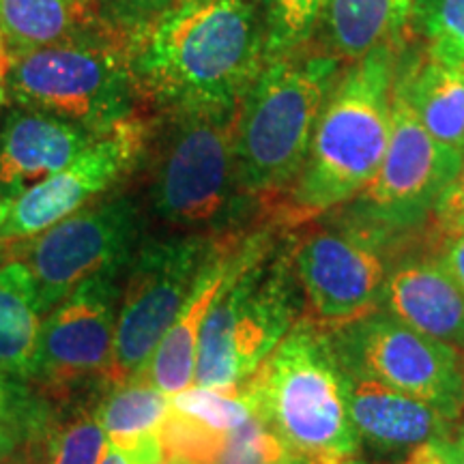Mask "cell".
<instances>
[{"mask_svg":"<svg viewBox=\"0 0 464 464\" xmlns=\"http://www.w3.org/2000/svg\"><path fill=\"white\" fill-rule=\"evenodd\" d=\"M138 95L168 112L237 108L265 65L258 0H179L133 34Z\"/></svg>","mask_w":464,"mask_h":464,"instance_id":"obj_1","label":"cell"},{"mask_svg":"<svg viewBox=\"0 0 464 464\" xmlns=\"http://www.w3.org/2000/svg\"><path fill=\"white\" fill-rule=\"evenodd\" d=\"M398 50L400 42L385 44L344 67L284 198L286 222L304 224L348 205L374 179L390 142Z\"/></svg>","mask_w":464,"mask_h":464,"instance_id":"obj_2","label":"cell"},{"mask_svg":"<svg viewBox=\"0 0 464 464\" xmlns=\"http://www.w3.org/2000/svg\"><path fill=\"white\" fill-rule=\"evenodd\" d=\"M241 387L254 415L293 460L357 464L359 437L348 415L346 370L332 335L307 316Z\"/></svg>","mask_w":464,"mask_h":464,"instance_id":"obj_3","label":"cell"},{"mask_svg":"<svg viewBox=\"0 0 464 464\" xmlns=\"http://www.w3.org/2000/svg\"><path fill=\"white\" fill-rule=\"evenodd\" d=\"M342 72L344 63L327 50L265 63L237 112L235 153L246 198L271 200L293 188Z\"/></svg>","mask_w":464,"mask_h":464,"instance_id":"obj_4","label":"cell"},{"mask_svg":"<svg viewBox=\"0 0 464 464\" xmlns=\"http://www.w3.org/2000/svg\"><path fill=\"white\" fill-rule=\"evenodd\" d=\"M290 254L271 256L266 232L237 243L228 276L200 332L194 385H239L301 321Z\"/></svg>","mask_w":464,"mask_h":464,"instance_id":"obj_5","label":"cell"},{"mask_svg":"<svg viewBox=\"0 0 464 464\" xmlns=\"http://www.w3.org/2000/svg\"><path fill=\"white\" fill-rule=\"evenodd\" d=\"M9 97L17 106L103 136L131 119L136 102L127 50L92 37L11 58Z\"/></svg>","mask_w":464,"mask_h":464,"instance_id":"obj_6","label":"cell"},{"mask_svg":"<svg viewBox=\"0 0 464 464\" xmlns=\"http://www.w3.org/2000/svg\"><path fill=\"white\" fill-rule=\"evenodd\" d=\"M239 106L211 112H170L160 144L150 198L155 213L174 228L198 230L222 224L246 198L239 185L235 130Z\"/></svg>","mask_w":464,"mask_h":464,"instance_id":"obj_7","label":"cell"},{"mask_svg":"<svg viewBox=\"0 0 464 464\" xmlns=\"http://www.w3.org/2000/svg\"><path fill=\"white\" fill-rule=\"evenodd\" d=\"M460 166L462 161L440 149L421 125L398 61L390 142L374 179L353 200L351 232L379 246L381 239L413 228L434 213Z\"/></svg>","mask_w":464,"mask_h":464,"instance_id":"obj_8","label":"cell"},{"mask_svg":"<svg viewBox=\"0 0 464 464\" xmlns=\"http://www.w3.org/2000/svg\"><path fill=\"white\" fill-rule=\"evenodd\" d=\"M222 241L183 235L149 241L133 254L116 314L110 385L138 379Z\"/></svg>","mask_w":464,"mask_h":464,"instance_id":"obj_9","label":"cell"},{"mask_svg":"<svg viewBox=\"0 0 464 464\" xmlns=\"http://www.w3.org/2000/svg\"><path fill=\"white\" fill-rule=\"evenodd\" d=\"M342 365L430 404L458 421L462 417V353L428 338L387 312H372L334 329Z\"/></svg>","mask_w":464,"mask_h":464,"instance_id":"obj_10","label":"cell"},{"mask_svg":"<svg viewBox=\"0 0 464 464\" xmlns=\"http://www.w3.org/2000/svg\"><path fill=\"white\" fill-rule=\"evenodd\" d=\"M140 230V208L130 196L91 202L39 235L26 249L42 312H50L80 284L123 274Z\"/></svg>","mask_w":464,"mask_h":464,"instance_id":"obj_11","label":"cell"},{"mask_svg":"<svg viewBox=\"0 0 464 464\" xmlns=\"http://www.w3.org/2000/svg\"><path fill=\"white\" fill-rule=\"evenodd\" d=\"M307 318L323 329H340L372 314L382 304L387 266L379 246L355 232L312 230L290 247Z\"/></svg>","mask_w":464,"mask_h":464,"instance_id":"obj_12","label":"cell"},{"mask_svg":"<svg viewBox=\"0 0 464 464\" xmlns=\"http://www.w3.org/2000/svg\"><path fill=\"white\" fill-rule=\"evenodd\" d=\"M147 140L149 127L140 119H127L112 131L97 136L65 168L9 202L0 241L34 237L80 211L121 174L131 170Z\"/></svg>","mask_w":464,"mask_h":464,"instance_id":"obj_13","label":"cell"},{"mask_svg":"<svg viewBox=\"0 0 464 464\" xmlns=\"http://www.w3.org/2000/svg\"><path fill=\"white\" fill-rule=\"evenodd\" d=\"M119 276L91 277L52 307L28 379L63 390L84 376H106L114 348Z\"/></svg>","mask_w":464,"mask_h":464,"instance_id":"obj_14","label":"cell"},{"mask_svg":"<svg viewBox=\"0 0 464 464\" xmlns=\"http://www.w3.org/2000/svg\"><path fill=\"white\" fill-rule=\"evenodd\" d=\"M95 138L82 127L15 103L0 114V198H20L65 168Z\"/></svg>","mask_w":464,"mask_h":464,"instance_id":"obj_15","label":"cell"},{"mask_svg":"<svg viewBox=\"0 0 464 464\" xmlns=\"http://www.w3.org/2000/svg\"><path fill=\"white\" fill-rule=\"evenodd\" d=\"M346 400L357 437L374 448L411 451L454 430V421L430 404L351 370H346Z\"/></svg>","mask_w":464,"mask_h":464,"instance_id":"obj_16","label":"cell"},{"mask_svg":"<svg viewBox=\"0 0 464 464\" xmlns=\"http://www.w3.org/2000/svg\"><path fill=\"white\" fill-rule=\"evenodd\" d=\"M382 305L415 332L464 353V293L437 258L406 260L387 271Z\"/></svg>","mask_w":464,"mask_h":464,"instance_id":"obj_17","label":"cell"},{"mask_svg":"<svg viewBox=\"0 0 464 464\" xmlns=\"http://www.w3.org/2000/svg\"><path fill=\"white\" fill-rule=\"evenodd\" d=\"M237 243L239 241H224L213 254L185 301L183 310L174 318L160 346L155 348L147 370L142 372L144 379L153 382L166 396H174V393L194 385L202 324H205L208 307L216 301L219 288L228 276Z\"/></svg>","mask_w":464,"mask_h":464,"instance_id":"obj_18","label":"cell"},{"mask_svg":"<svg viewBox=\"0 0 464 464\" xmlns=\"http://www.w3.org/2000/svg\"><path fill=\"white\" fill-rule=\"evenodd\" d=\"M112 387L95 413L108 443L133 464L164 462L160 428L170 413V396L144 376Z\"/></svg>","mask_w":464,"mask_h":464,"instance_id":"obj_19","label":"cell"},{"mask_svg":"<svg viewBox=\"0 0 464 464\" xmlns=\"http://www.w3.org/2000/svg\"><path fill=\"white\" fill-rule=\"evenodd\" d=\"M400 72L432 140L464 161V69L423 54L400 61Z\"/></svg>","mask_w":464,"mask_h":464,"instance_id":"obj_20","label":"cell"},{"mask_svg":"<svg viewBox=\"0 0 464 464\" xmlns=\"http://www.w3.org/2000/svg\"><path fill=\"white\" fill-rule=\"evenodd\" d=\"M415 0H327L321 24L324 50L344 65L385 44H398L411 24Z\"/></svg>","mask_w":464,"mask_h":464,"instance_id":"obj_21","label":"cell"},{"mask_svg":"<svg viewBox=\"0 0 464 464\" xmlns=\"http://www.w3.org/2000/svg\"><path fill=\"white\" fill-rule=\"evenodd\" d=\"M42 314L37 286L24 260L0 266V374L28 379Z\"/></svg>","mask_w":464,"mask_h":464,"instance_id":"obj_22","label":"cell"},{"mask_svg":"<svg viewBox=\"0 0 464 464\" xmlns=\"http://www.w3.org/2000/svg\"><path fill=\"white\" fill-rule=\"evenodd\" d=\"M89 0H0V42L11 58L78 39Z\"/></svg>","mask_w":464,"mask_h":464,"instance_id":"obj_23","label":"cell"},{"mask_svg":"<svg viewBox=\"0 0 464 464\" xmlns=\"http://www.w3.org/2000/svg\"><path fill=\"white\" fill-rule=\"evenodd\" d=\"M327 0H263L265 63L304 50L318 31Z\"/></svg>","mask_w":464,"mask_h":464,"instance_id":"obj_24","label":"cell"},{"mask_svg":"<svg viewBox=\"0 0 464 464\" xmlns=\"http://www.w3.org/2000/svg\"><path fill=\"white\" fill-rule=\"evenodd\" d=\"M170 409L219 432H235L254 417L241 382L230 387L191 385L170 396Z\"/></svg>","mask_w":464,"mask_h":464,"instance_id":"obj_25","label":"cell"},{"mask_svg":"<svg viewBox=\"0 0 464 464\" xmlns=\"http://www.w3.org/2000/svg\"><path fill=\"white\" fill-rule=\"evenodd\" d=\"M411 24L426 54L464 69V0H415Z\"/></svg>","mask_w":464,"mask_h":464,"instance_id":"obj_26","label":"cell"},{"mask_svg":"<svg viewBox=\"0 0 464 464\" xmlns=\"http://www.w3.org/2000/svg\"><path fill=\"white\" fill-rule=\"evenodd\" d=\"M232 432H219L170 409L160 428L164 460L179 464H218Z\"/></svg>","mask_w":464,"mask_h":464,"instance_id":"obj_27","label":"cell"},{"mask_svg":"<svg viewBox=\"0 0 464 464\" xmlns=\"http://www.w3.org/2000/svg\"><path fill=\"white\" fill-rule=\"evenodd\" d=\"M108 450V437L95 415L69 421L48 448V464H100Z\"/></svg>","mask_w":464,"mask_h":464,"instance_id":"obj_28","label":"cell"},{"mask_svg":"<svg viewBox=\"0 0 464 464\" xmlns=\"http://www.w3.org/2000/svg\"><path fill=\"white\" fill-rule=\"evenodd\" d=\"M177 3L179 0H89L91 9L103 22L131 33L149 26Z\"/></svg>","mask_w":464,"mask_h":464,"instance_id":"obj_29","label":"cell"},{"mask_svg":"<svg viewBox=\"0 0 464 464\" xmlns=\"http://www.w3.org/2000/svg\"><path fill=\"white\" fill-rule=\"evenodd\" d=\"M0 374V458L15 450V400L9 382Z\"/></svg>","mask_w":464,"mask_h":464,"instance_id":"obj_30","label":"cell"},{"mask_svg":"<svg viewBox=\"0 0 464 464\" xmlns=\"http://www.w3.org/2000/svg\"><path fill=\"white\" fill-rule=\"evenodd\" d=\"M437 260L464 293V232H451L445 237Z\"/></svg>","mask_w":464,"mask_h":464,"instance_id":"obj_31","label":"cell"},{"mask_svg":"<svg viewBox=\"0 0 464 464\" xmlns=\"http://www.w3.org/2000/svg\"><path fill=\"white\" fill-rule=\"evenodd\" d=\"M464 211V161L460 170L456 172V177L451 179V183L445 188L443 194L434 207V218H437V224L440 226L448 219L456 218L458 213Z\"/></svg>","mask_w":464,"mask_h":464,"instance_id":"obj_32","label":"cell"},{"mask_svg":"<svg viewBox=\"0 0 464 464\" xmlns=\"http://www.w3.org/2000/svg\"><path fill=\"white\" fill-rule=\"evenodd\" d=\"M440 456L448 464H464V428L462 430H451L448 437L434 440Z\"/></svg>","mask_w":464,"mask_h":464,"instance_id":"obj_33","label":"cell"},{"mask_svg":"<svg viewBox=\"0 0 464 464\" xmlns=\"http://www.w3.org/2000/svg\"><path fill=\"white\" fill-rule=\"evenodd\" d=\"M400 464H448V462H445V458L440 456L437 445L426 443V445H420V448L411 450L409 456H406V460Z\"/></svg>","mask_w":464,"mask_h":464,"instance_id":"obj_34","label":"cell"},{"mask_svg":"<svg viewBox=\"0 0 464 464\" xmlns=\"http://www.w3.org/2000/svg\"><path fill=\"white\" fill-rule=\"evenodd\" d=\"M9 65H11V56H9V52L5 50L3 42H0V110H3L5 102H7V97H9V91H7Z\"/></svg>","mask_w":464,"mask_h":464,"instance_id":"obj_35","label":"cell"},{"mask_svg":"<svg viewBox=\"0 0 464 464\" xmlns=\"http://www.w3.org/2000/svg\"><path fill=\"white\" fill-rule=\"evenodd\" d=\"M0 464H39V462L34 460V456L28 454V451L14 450L11 454L0 458Z\"/></svg>","mask_w":464,"mask_h":464,"instance_id":"obj_36","label":"cell"},{"mask_svg":"<svg viewBox=\"0 0 464 464\" xmlns=\"http://www.w3.org/2000/svg\"><path fill=\"white\" fill-rule=\"evenodd\" d=\"M100 464H133V462L127 460V458H125L123 454H121L119 450L112 448V445L108 443V450H106V454H103Z\"/></svg>","mask_w":464,"mask_h":464,"instance_id":"obj_37","label":"cell"},{"mask_svg":"<svg viewBox=\"0 0 464 464\" xmlns=\"http://www.w3.org/2000/svg\"><path fill=\"white\" fill-rule=\"evenodd\" d=\"M440 230H443L445 235H451V232H464V211L458 213L456 218L448 219V222L440 224Z\"/></svg>","mask_w":464,"mask_h":464,"instance_id":"obj_38","label":"cell"},{"mask_svg":"<svg viewBox=\"0 0 464 464\" xmlns=\"http://www.w3.org/2000/svg\"><path fill=\"white\" fill-rule=\"evenodd\" d=\"M7 213H9V202L0 198V226H3L5 219H7Z\"/></svg>","mask_w":464,"mask_h":464,"instance_id":"obj_39","label":"cell"},{"mask_svg":"<svg viewBox=\"0 0 464 464\" xmlns=\"http://www.w3.org/2000/svg\"><path fill=\"white\" fill-rule=\"evenodd\" d=\"M462 417H464V353H462Z\"/></svg>","mask_w":464,"mask_h":464,"instance_id":"obj_40","label":"cell"},{"mask_svg":"<svg viewBox=\"0 0 464 464\" xmlns=\"http://www.w3.org/2000/svg\"><path fill=\"white\" fill-rule=\"evenodd\" d=\"M284 464H304V462H299V460H290V462H284Z\"/></svg>","mask_w":464,"mask_h":464,"instance_id":"obj_41","label":"cell"},{"mask_svg":"<svg viewBox=\"0 0 464 464\" xmlns=\"http://www.w3.org/2000/svg\"><path fill=\"white\" fill-rule=\"evenodd\" d=\"M160 464H179V462H170V460H164V462H160Z\"/></svg>","mask_w":464,"mask_h":464,"instance_id":"obj_42","label":"cell"}]
</instances>
